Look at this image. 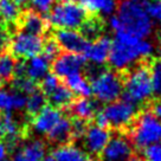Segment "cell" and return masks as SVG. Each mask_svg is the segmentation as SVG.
Instances as JSON below:
<instances>
[{"mask_svg":"<svg viewBox=\"0 0 161 161\" xmlns=\"http://www.w3.org/2000/svg\"><path fill=\"white\" fill-rule=\"evenodd\" d=\"M82 139L84 141V147L89 154L100 155L110 139V133L106 128H101L94 125L86 127V130Z\"/></svg>","mask_w":161,"mask_h":161,"instance_id":"5bb4252c","label":"cell"},{"mask_svg":"<svg viewBox=\"0 0 161 161\" xmlns=\"http://www.w3.org/2000/svg\"><path fill=\"white\" fill-rule=\"evenodd\" d=\"M86 130V121L75 119L71 121V140H80L83 137Z\"/></svg>","mask_w":161,"mask_h":161,"instance_id":"e575fe53","label":"cell"},{"mask_svg":"<svg viewBox=\"0 0 161 161\" xmlns=\"http://www.w3.org/2000/svg\"><path fill=\"white\" fill-rule=\"evenodd\" d=\"M129 161H145V159H141V158H139V156L131 155V158L129 159Z\"/></svg>","mask_w":161,"mask_h":161,"instance_id":"60d3db41","label":"cell"},{"mask_svg":"<svg viewBox=\"0 0 161 161\" xmlns=\"http://www.w3.org/2000/svg\"><path fill=\"white\" fill-rule=\"evenodd\" d=\"M86 59L80 53L66 52L63 55H58L53 59V72L57 77L65 78L68 76L80 72L84 66Z\"/></svg>","mask_w":161,"mask_h":161,"instance_id":"30bf717a","label":"cell"},{"mask_svg":"<svg viewBox=\"0 0 161 161\" xmlns=\"http://www.w3.org/2000/svg\"><path fill=\"white\" fill-rule=\"evenodd\" d=\"M80 3L86 12L94 14L110 15L117 7L116 0H80Z\"/></svg>","mask_w":161,"mask_h":161,"instance_id":"603a6c76","label":"cell"},{"mask_svg":"<svg viewBox=\"0 0 161 161\" xmlns=\"http://www.w3.org/2000/svg\"><path fill=\"white\" fill-rule=\"evenodd\" d=\"M20 6L13 0H0V17L7 24H14L19 20Z\"/></svg>","mask_w":161,"mask_h":161,"instance_id":"d4e9b609","label":"cell"},{"mask_svg":"<svg viewBox=\"0 0 161 161\" xmlns=\"http://www.w3.org/2000/svg\"><path fill=\"white\" fill-rule=\"evenodd\" d=\"M46 146L42 140L25 142L13 156V161H43L45 158Z\"/></svg>","mask_w":161,"mask_h":161,"instance_id":"9a60e30c","label":"cell"},{"mask_svg":"<svg viewBox=\"0 0 161 161\" xmlns=\"http://www.w3.org/2000/svg\"><path fill=\"white\" fill-rule=\"evenodd\" d=\"M123 95L125 98L131 101L136 106L151 100L153 89L148 66L140 64L127 74L123 78Z\"/></svg>","mask_w":161,"mask_h":161,"instance_id":"3957f363","label":"cell"},{"mask_svg":"<svg viewBox=\"0 0 161 161\" xmlns=\"http://www.w3.org/2000/svg\"><path fill=\"white\" fill-rule=\"evenodd\" d=\"M3 26H4V20L1 19V17H0V30L3 29Z\"/></svg>","mask_w":161,"mask_h":161,"instance_id":"ee69618b","label":"cell"},{"mask_svg":"<svg viewBox=\"0 0 161 161\" xmlns=\"http://www.w3.org/2000/svg\"><path fill=\"white\" fill-rule=\"evenodd\" d=\"M65 86L70 89L72 94L80 97H90L92 95L90 82L80 72H76L65 77Z\"/></svg>","mask_w":161,"mask_h":161,"instance_id":"7402d4cb","label":"cell"},{"mask_svg":"<svg viewBox=\"0 0 161 161\" xmlns=\"http://www.w3.org/2000/svg\"><path fill=\"white\" fill-rule=\"evenodd\" d=\"M159 39H160V43H161V31H160V35H159Z\"/></svg>","mask_w":161,"mask_h":161,"instance_id":"f6af8a7d","label":"cell"},{"mask_svg":"<svg viewBox=\"0 0 161 161\" xmlns=\"http://www.w3.org/2000/svg\"><path fill=\"white\" fill-rule=\"evenodd\" d=\"M47 139L55 145H65L71 140V121L66 117L60 119L47 134Z\"/></svg>","mask_w":161,"mask_h":161,"instance_id":"ffe728a7","label":"cell"},{"mask_svg":"<svg viewBox=\"0 0 161 161\" xmlns=\"http://www.w3.org/2000/svg\"><path fill=\"white\" fill-rule=\"evenodd\" d=\"M43 43L44 40L40 36L19 31L11 37L10 49L12 55L18 58H31L42 52Z\"/></svg>","mask_w":161,"mask_h":161,"instance_id":"ba28073f","label":"cell"},{"mask_svg":"<svg viewBox=\"0 0 161 161\" xmlns=\"http://www.w3.org/2000/svg\"><path fill=\"white\" fill-rule=\"evenodd\" d=\"M50 60L44 56L36 55L25 63V76L33 80H42L49 72Z\"/></svg>","mask_w":161,"mask_h":161,"instance_id":"d6986e66","label":"cell"},{"mask_svg":"<svg viewBox=\"0 0 161 161\" xmlns=\"http://www.w3.org/2000/svg\"><path fill=\"white\" fill-rule=\"evenodd\" d=\"M46 104V96L39 91L38 89L33 91L32 94L29 95V97H26V111L27 114L31 116H35L38 111H40Z\"/></svg>","mask_w":161,"mask_h":161,"instance_id":"4316f807","label":"cell"},{"mask_svg":"<svg viewBox=\"0 0 161 161\" xmlns=\"http://www.w3.org/2000/svg\"><path fill=\"white\" fill-rule=\"evenodd\" d=\"M90 86L97 101L108 104L119 100L123 94V78L115 70L104 69L91 76Z\"/></svg>","mask_w":161,"mask_h":161,"instance_id":"277c9868","label":"cell"},{"mask_svg":"<svg viewBox=\"0 0 161 161\" xmlns=\"http://www.w3.org/2000/svg\"><path fill=\"white\" fill-rule=\"evenodd\" d=\"M111 40L107 36H100L92 42H88L82 52L84 59L89 60L96 65H103L108 62V56L110 51Z\"/></svg>","mask_w":161,"mask_h":161,"instance_id":"8fae6325","label":"cell"},{"mask_svg":"<svg viewBox=\"0 0 161 161\" xmlns=\"http://www.w3.org/2000/svg\"><path fill=\"white\" fill-rule=\"evenodd\" d=\"M88 18L86 8L76 3H59L50 11L49 21L57 29L77 30Z\"/></svg>","mask_w":161,"mask_h":161,"instance_id":"8992f818","label":"cell"},{"mask_svg":"<svg viewBox=\"0 0 161 161\" xmlns=\"http://www.w3.org/2000/svg\"><path fill=\"white\" fill-rule=\"evenodd\" d=\"M145 161H161V142H155L143 149Z\"/></svg>","mask_w":161,"mask_h":161,"instance_id":"d6a6232c","label":"cell"},{"mask_svg":"<svg viewBox=\"0 0 161 161\" xmlns=\"http://www.w3.org/2000/svg\"><path fill=\"white\" fill-rule=\"evenodd\" d=\"M104 116L108 128H116V129H123L130 126L131 122L137 115V106L131 101L127 98L116 100L114 102L108 103L103 110L101 111Z\"/></svg>","mask_w":161,"mask_h":161,"instance_id":"52a82bcc","label":"cell"},{"mask_svg":"<svg viewBox=\"0 0 161 161\" xmlns=\"http://www.w3.org/2000/svg\"><path fill=\"white\" fill-rule=\"evenodd\" d=\"M11 35L7 30H0V53H4L7 47H10Z\"/></svg>","mask_w":161,"mask_h":161,"instance_id":"d590c367","label":"cell"},{"mask_svg":"<svg viewBox=\"0 0 161 161\" xmlns=\"http://www.w3.org/2000/svg\"><path fill=\"white\" fill-rule=\"evenodd\" d=\"M15 60L12 55L8 53H0V80L7 82L12 80L14 75Z\"/></svg>","mask_w":161,"mask_h":161,"instance_id":"f1b7e54d","label":"cell"},{"mask_svg":"<svg viewBox=\"0 0 161 161\" xmlns=\"http://www.w3.org/2000/svg\"><path fill=\"white\" fill-rule=\"evenodd\" d=\"M100 155L102 161H129L133 155L131 142L123 135L110 136Z\"/></svg>","mask_w":161,"mask_h":161,"instance_id":"9c48e42d","label":"cell"},{"mask_svg":"<svg viewBox=\"0 0 161 161\" xmlns=\"http://www.w3.org/2000/svg\"><path fill=\"white\" fill-rule=\"evenodd\" d=\"M17 5H25L26 3H29V0H13Z\"/></svg>","mask_w":161,"mask_h":161,"instance_id":"ab89813d","label":"cell"},{"mask_svg":"<svg viewBox=\"0 0 161 161\" xmlns=\"http://www.w3.org/2000/svg\"><path fill=\"white\" fill-rule=\"evenodd\" d=\"M59 3H75L76 0H58Z\"/></svg>","mask_w":161,"mask_h":161,"instance_id":"7bdbcfd3","label":"cell"},{"mask_svg":"<svg viewBox=\"0 0 161 161\" xmlns=\"http://www.w3.org/2000/svg\"><path fill=\"white\" fill-rule=\"evenodd\" d=\"M1 139H5V130H4V126H3V122L0 120V141Z\"/></svg>","mask_w":161,"mask_h":161,"instance_id":"f35d334b","label":"cell"},{"mask_svg":"<svg viewBox=\"0 0 161 161\" xmlns=\"http://www.w3.org/2000/svg\"><path fill=\"white\" fill-rule=\"evenodd\" d=\"M12 84H13V88H14L15 91H19L24 95H30L38 89L37 84H36V80H31L29 77H25V76L15 77Z\"/></svg>","mask_w":161,"mask_h":161,"instance_id":"f546056e","label":"cell"},{"mask_svg":"<svg viewBox=\"0 0 161 161\" xmlns=\"http://www.w3.org/2000/svg\"><path fill=\"white\" fill-rule=\"evenodd\" d=\"M55 40L60 49L65 50L66 52L80 55L89 42L83 37L80 32L71 29H58L55 33Z\"/></svg>","mask_w":161,"mask_h":161,"instance_id":"7c38bea8","label":"cell"},{"mask_svg":"<svg viewBox=\"0 0 161 161\" xmlns=\"http://www.w3.org/2000/svg\"><path fill=\"white\" fill-rule=\"evenodd\" d=\"M148 70H149L153 95L161 98V57L152 60L151 66H148Z\"/></svg>","mask_w":161,"mask_h":161,"instance_id":"83f0119b","label":"cell"},{"mask_svg":"<svg viewBox=\"0 0 161 161\" xmlns=\"http://www.w3.org/2000/svg\"><path fill=\"white\" fill-rule=\"evenodd\" d=\"M0 86H1V80H0Z\"/></svg>","mask_w":161,"mask_h":161,"instance_id":"7dc6e473","label":"cell"},{"mask_svg":"<svg viewBox=\"0 0 161 161\" xmlns=\"http://www.w3.org/2000/svg\"><path fill=\"white\" fill-rule=\"evenodd\" d=\"M19 25L21 31H25L32 35H43L46 30V21L43 19V17L35 11L25 12L19 18Z\"/></svg>","mask_w":161,"mask_h":161,"instance_id":"2e32d148","label":"cell"},{"mask_svg":"<svg viewBox=\"0 0 161 161\" xmlns=\"http://www.w3.org/2000/svg\"><path fill=\"white\" fill-rule=\"evenodd\" d=\"M43 161H56V160L53 159V158H52V156H45Z\"/></svg>","mask_w":161,"mask_h":161,"instance_id":"b9f144b4","label":"cell"},{"mask_svg":"<svg viewBox=\"0 0 161 161\" xmlns=\"http://www.w3.org/2000/svg\"><path fill=\"white\" fill-rule=\"evenodd\" d=\"M103 27H104V24L102 23V20L94 17V18H86L80 29V33L86 39L94 40L101 36V33L103 32Z\"/></svg>","mask_w":161,"mask_h":161,"instance_id":"484cf974","label":"cell"},{"mask_svg":"<svg viewBox=\"0 0 161 161\" xmlns=\"http://www.w3.org/2000/svg\"><path fill=\"white\" fill-rule=\"evenodd\" d=\"M47 97H49L51 106L56 108H64L71 104V102L74 100V94L66 86L59 84L55 90L47 95Z\"/></svg>","mask_w":161,"mask_h":161,"instance_id":"cb8c5ba5","label":"cell"},{"mask_svg":"<svg viewBox=\"0 0 161 161\" xmlns=\"http://www.w3.org/2000/svg\"><path fill=\"white\" fill-rule=\"evenodd\" d=\"M109 26L113 31L128 33L136 38H147L153 29V20L146 10L145 3L139 0H125L111 15Z\"/></svg>","mask_w":161,"mask_h":161,"instance_id":"6da1fadb","label":"cell"},{"mask_svg":"<svg viewBox=\"0 0 161 161\" xmlns=\"http://www.w3.org/2000/svg\"><path fill=\"white\" fill-rule=\"evenodd\" d=\"M158 20H160V21H161V13H160V17H159V19H158Z\"/></svg>","mask_w":161,"mask_h":161,"instance_id":"bcb514c9","label":"cell"},{"mask_svg":"<svg viewBox=\"0 0 161 161\" xmlns=\"http://www.w3.org/2000/svg\"><path fill=\"white\" fill-rule=\"evenodd\" d=\"M154 52V46L146 38H136L128 33L117 32L111 42L108 62L111 69L123 71L134 65L140 58H148Z\"/></svg>","mask_w":161,"mask_h":161,"instance_id":"7a4b0ae2","label":"cell"},{"mask_svg":"<svg viewBox=\"0 0 161 161\" xmlns=\"http://www.w3.org/2000/svg\"><path fill=\"white\" fill-rule=\"evenodd\" d=\"M149 111H151L152 115L154 116V117H156L159 121H161V100L154 102V103L152 104L151 110Z\"/></svg>","mask_w":161,"mask_h":161,"instance_id":"8d00e7d4","label":"cell"},{"mask_svg":"<svg viewBox=\"0 0 161 161\" xmlns=\"http://www.w3.org/2000/svg\"><path fill=\"white\" fill-rule=\"evenodd\" d=\"M62 113L53 106H45L38 111L31 122L32 129L40 135H46L55 127V125L62 119Z\"/></svg>","mask_w":161,"mask_h":161,"instance_id":"4fadbf2b","label":"cell"},{"mask_svg":"<svg viewBox=\"0 0 161 161\" xmlns=\"http://www.w3.org/2000/svg\"><path fill=\"white\" fill-rule=\"evenodd\" d=\"M60 47L59 45L57 44V42L55 40V38H50L46 42L43 43V47H42V52H43V56L45 57L47 60H53L59 55Z\"/></svg>","mask_w":161,"mask_h":161,"instance_id":"4dcf8cb0","label":"cell"},{"mask_svg":"<svg viewBox=\"0 0 161 161\" xmlns=\"http://www.w3.org/2000/svg\"><path fill=\"white\" fill-rule=\"evenodd\" d=\"M26 96L19 91L8 92L0 89V110L12 111L21 110L25 108Z\"/></svg>","mask_w":161,"mask_h":161,"instance_id":"44dd1931","label":"cell"},{"mask_svg":"<svg viewBox=\"0 0 161 161\" xmlns=\"http://www.w3.org/2000/svg\"><path fill=\"white\" fill-rule=\"evenodd\" d=\"M59 86V80L55 74H46L43 78H42V83H40V88H42V92L45 96H47L50 92L55 90L57 86Z\"/></svg>","mask_w":161,"mask_h":161,"instance_id":"1f68e13d","label":"cell"},{"mask_svg":"<svg viewBox=\"0 0 161 161\" xmlns=\"http://www.w3.org/2000/svg\"><path fill=\"white\" fill-rule=\"evenodd\" d=\"M7 153H8V148H7V146H6V143H4V142L0 141V161L6 160Z\"/></svg>","mask_w":161,"mask_h":161,"instance_id":"74e56055","label":"cell"},{"mask_svg":"<svg viewBox=\"0 0 161 161\" xmlns=\"http://www.w3.org/2000/svg\"><path fill=\"white\" fill-rule=\"evenodd\" d=\"M70 113L72 116H75V119L86 122L95 117L97 114V106L89 97H80L78 100L71 102Z\"/></svg>","mask_w":161,"mask_h":161,"instance_id":"e0dca14e","label":"cell"},{"mask_svg":"<svg viewBox=\"0 0 161 161\" xmlns=\"http://www.w3.org/2000/svg\"><path fill=\"white\" fill-rule=\"evenodd\" d=\"M51 156L56 161H90L89 155L82 148L69 143L58 146Z\"/></svg>","mask_w":161,"mask_h":161,"instance_id":"ac0fdd59","label":"cell"},{"mask_svg":"<svg viewBox=\"0 0 161 161\" xmlns=\"http://www.w3.org/2000/svg\"><path fill=\"white\" fill-rule=\"evenodd\" d=\"M29 1L31 4L32 11H35L39 14L49 13L55 4V0H29Z\"/></svg>","mask_w":161,"mask_h":161,"instance_id":"836d02e7","label":"cell"},{"mask_svg":"<svg viewBox=\"0 0 161 161\" xmlns=\"http://www.w3.org/2000/svg\"><path fill=\"white\" fill-rule=\"evenodd\" d=\"M131 123L130 139L137 148L145 149L161 141V121L152 115L149 110L142 111Z\"/></svg>","mask_w":161,"mask_h":161,"instance_id":"5b68a950","label":"cell"}]
</instances>
